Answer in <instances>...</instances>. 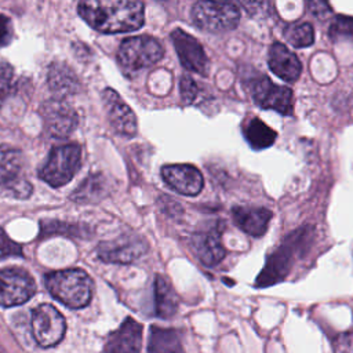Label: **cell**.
Returning a JSON list of instances; mask_svg holds the SVG:
<instances>
[{
	"mask_svg": "<svg viewBox=\"0 0 353 353\" xmlns=\"http://www.w3.org/2000/svg\"><path fill=\"white\" fill-rule=\"evenodd\" d=\"M250 94L262 109L276 110L283 116L294 113V95L288 87L273 83L269 77H256L250 85Z\"/></svg>",
	"mask_w": 353,
	"mask_h": 353,
	"instance_id": "52a82bcc",
	"label": "cell"
},
{
	"mask_svg": "<svg viewBox=\"0 0 353 353\" xmlns=\"http://www.w3.org/2000/svg\"><path fill=\"white\" fill-rule=\"evenodd\" d=\"M179 92H181L182 103L190 105L194 102V99L199 95V85L190 76L183 74L179 81Z\"/></svg>",
	"mask_w": 353,
	"mask_h": 353,
	"instance_id": "83f0119b",
	"label": "cell"
},
{
	"mask_svg": "<svg viewBox=\"0 0 353 353\" xmlns=\"http://www.w3.org/2000/svg\"><path fill=\"white\" fill-rule=\"evenodd\" d=\"M12 40V23L8 17L0 14V47L7 46Z\"/></svg>",
	"mask_w": 353,
	"mask_h": 353,
	"instance_id": "f546056e",
	"label": "cell"
},
{
	"mask_svg": "<svg viewBox=\"0 0 353 353\" xmlns=\"http://www.w3.org/2000/svg\"><path fill=\"white\" fill-rule=\"evenodd\" d=\"M77 11L92 29L101 33L132 32L145 21L141 1L85 0L79 3Z\"/></svg>",
	"mask_w": 353,
	"mask_h": 353,
	"instance_id": "6da1fadb",
	"label": "cell"
},
{
	"mask_svg": "<svg viewBox=\"0 0 353 353\" xmlns=\"http://www.w3.org/2000/svg\"><path fill=\"white\" fill-rule=\"evenodd\" d=\"M43 125L48 135L54 138H66L77 125L74 109L63 99H50L41 106Z\"/></svg>",
	"mask_w": 353,
	"mask_h": 353,
	"instance_id": "8fae6325",
	"label": "cell"
},
{
	"mask_svg": "<svg viewBox=\"0 0 353 353\" xmlns=\"http://www.w3.org/2000/svg\"><path fill=\"white\" fill-rule=\"evenodd\" d=\"M269 69L280 79L292 83L301 76V61L285 44L274 41L268 54Z\"/></svg>",
	"mask_w": 353,
	"mask_h": 353,
	"instance_id": "2e32d148",
	"label": "cell"
},
{
	"mask_svg": "<svg viewBox=\"0 0 353 353\" xmlns=\"http://www.w3.org/2000/svg\"><path fill=\"white\" fill-rule=\"evenodd\" d=\"M164 55L163 44L148 34L131 36L121 41L117 59L127 70H139L157 63Z\"/></svg>",
	"mask_w": 353,
	"mask_h": 353,
	"instance_id": "8992f818",
	"label": "cell"
},
{
	"mask_svg": "<svg viewBox=\"0 0 353 353\" xmlns=\"http://www.w3.org/2000/svg\"><path fill=\"white\" fill-rule=\"evenodd\" d=\"M154 313L160 319H170L176 313L178 296L171 283L164 277L157 274L154 279Z\"/></svg>",
	"mask_w": 353,
	"mask_h": 353,
	"instance_id": "7402d4cb",
	"label": "cell"
},
{
	"mask_svg": "<svg viewBox=\"0 0 353 353\" xmlns=\"http://www.w3.org/2000/svg\"><path fill=\"white\" fill-rule=\"evenodd\" d=\"M163 181L175 192L196 196L201 192L204 179L201 172L190 164H168L161 168Z\"/></svg>",
	"mask_w": 353,
	"mask_h": 353,
	"instance_id": "5bb4252c",
	"label": "cell"
},
{
	"mask_svg": "<svg viewBox=\"0 0 353 353\" xmlns=\"http://www.w3.org/2000/svg\"><path fill=\"white\" fill-rule=\"evenodd\" d=\"M142 325L127 317L120 327L113 331L105 343V353H141Z\"/></svg>",
	"mask_w": 353,
	"mask_h": 353,
	"instance_id": "9a60e30c",
	"label": "cell"
},
{
	"mask_svg": "<svg viewBox=\"0 0 353 353\" xmlns=\"http://www.w3.org/2000/svg\"><path fill=\"white\" fill-rule=\"evenodd\" d=\"M21 167V152L8 145H0V183L11 182L19 174Z\"/></svg>",
	"mask_w": 353,
	"mask_h": 353,
	"instance_id": "cb8c5ba5",
	"label": "cell"
},
{
	"mask_svg": "<svg viewBox=\"0 0 353 353\" xmlns=\"http://www.w3.org/2000/svg\"><path fill=\"white\" fill-rule=\"evenodd\" d=\"M44 283L50 294L70 309L87 306L92 296V280L81 269H63L46 274Z\"/></svg>",
	"mask_w": 353,
	"mask_h": 353,
	"instance_id": "3957f363",
	"label": "cell"
},
{
	"mask_svg": "<svg viewBox=\"0 0 353 353\" xmlns=\"http://www.w3.org/2000/svg\"><path fill=\"white\" fill-rule=\"evenodd\" d=\"M284 39L294 47H309L314 41V30L312 23L296 21L284 28Z\"/></svg>",
	"mask_w": 353,
	"mask_h": 353,
	"instance_id": "d4e9b609",
	"label": "cell"
},
{
	"mask_svg": "<svg viewBox=\"0 0 353 353\" xmlns=\"http://www.w3.org/2000/svg\"><path fill=\"white\" fill-rule=\"evenodd\" d=\"M192 248L200 262L205 266L218 265L226 255V251L221 244V232L216 228L197 232L192 237Z\"/></svg>",
	"mask_w": 353,
	"mask_h": 353,
	"instance_id": "ac0fdd59",
	"label": "cell"
},
{
	"mask_svg": "<svg viewBox=\"0 0 353 353\" xmlns=\"http://www.w3.org/2000/svg\"><path fill=\"white\" fill-rule=\"evenodd\" d=\"M241 130L245 141L255 150H261L272 146L277 138L276 131L270 128L259 117H255V116L245 119L241 125Z\"/></svg>",
	"mask_w": 353,
	"mask_h": 353,
	"instance_id": "44dd1931",
	"label": "cell"
},
{
	"mask_svg": "<svg viewBox=\"0 0 353 353\" xmlns=\"http://www.w3.org/2000/svg\"><path fill=\"white\" fill-rule=\"evenodd\" d=\"M232 218L237 228L251 236H262L268 230L272 219V211L265 207L255 205H234Z\"/></svg>",
	"mask_w": 353,
	"mask_h": 353,
	"instance_id": "e0dca14e",
	"label": "cell"
},
{
	"mask_svg": "<svg viewBox=\"0 0 353 353\" xmlns=\"http://www.w3.org/2000/svg\"><path fill=\"white\" fill-rule=\"evenodd\" d=\"M106 192V183L102 175L87 176L81 185L72 193V200L79 203H92L101 200Z\"/></svg>",
	"mask_w": 353,
	"mask_h": 353,
	"instance_id": "603a6c76",
	"label": "cell"
},
{
	"mask_svg": "<svg viewBox=\"0 0 353 353\" xmlns=\"http://www.w3.org/2000/svg\"><path fill=\"white\" fill-rule=\"evenodd\" d=\"M47 83L57 99H63L65 97L76 94L80 87L76 73L63 62L51 63L47 74Z\"/></svg>",
	"mask_w": 353,
	"mask_h": 353,
	"instance_id": "d6986e66",
	"label": "cell"
},
{
	"mask_svg": "<svg viewBox=\"0 0 353 353\" xmlns=\"http://www.w3.org/2000/svg\"><path fill=\"white\" fill-rule=\"evenodd\" d=\"M313 229L310 226L299 228L288 234L280 245L268 255L263 269L255 280V285L265 288L285 279L292 266V261L302 255L303 247L309 244Z\"/></svg>",
	"mask_w": 353,
	"mask_h": 353,
	"instance_id": "7a4b0ae2",
	"label": "cell"
},
{
	"mask_svg": "<svg viewBox=\"0 0 353 353\" xmlns=\"http://www.w3.org/2000/svg\"><path fill=\"white\" fill-rule=\"evenodd\" d=\"M328 36L334 41L341 37L353 39V17L336 15L328 28Z\"/></svg>",
	"mask_w": 353,
	"mask_h": 353,
	"instance_id": "484cf974",
	"label": "cell"
},
{
	"mask_svg": "<svg viewBox=\"0 0 353 353\" xmlns=\"http://www.w3.org/2000/svg\"><path fill=\"white\" fill-rule=\"evenodd\" d=\"M102 101L113 130L123 137H134L137 134L138 125L137 117L131 108L112 88L103 90Z\"/></svg>",
	"mask_w": 353,
	"mask_h": 353,
	"instance_id": "4fadbf2b",
	"label": "cell"
},
{
	"mask_svg": "<svg viewBox=\"0 0 353 353\" xmlns=\"http://www.w3.org/2000/svg\"><path fill=\"white\" fill-rule=\"evenodd\" d=\"M34 291V280L25 269H0V305L17 306L25 303L32 298Z\"/></svg>",
	"mask_w": 353,
	"mask_h": 353,
	"instance_id": "9c48e42d",
	"label": "cell"
},
{
	"mask_svg": "<svg viewBox=\"0 0 353 353\" xmlns=\"http://www.w3.org/2000/svg\"><path fill=\"white\" fill-rule=\"evenodd\" d=\"M190 17L193 23L211 33L234 29L240 21V10L236 3L197 1L193 4Z\"/></svg>",
	"mask_w": 353,
	"mask_h": 353,
	"instance_id": "5b68a950",
	"label": "cell"
},
{
	"mask_svg": "<svg viewBox=\"0 0 353 353\" xmlns=\"http://www.w3.org/2000/svg\"><path fill=\"white\" fill-rule=\"evenodd\" d=\"M0 254L1 255H15V256H22V247L11 240L7 233L0 228Z\"/></svg>",
	"mask_w": 353,
	"mask_h": 353,
	"instance_id": "f1b7e54d",
	"label": "cell"
},
{
	"mask_svg": "<svg viewBox=\"0 0 353 353\" xmlns=\"http://www.w3.org/2000/svg\"><path fill=\"white\" fill-rule=\"evenodd\" d=\"M149 353H185L181 335L174 328L152 325L148 341Z\"/></svg>",
	"mask_w": 353,
	"mask_h": 353,
	"instance_id": "ffe728a7",
	"label": "cell"
},
{
	"mask_svg": "<svg viewBox=\"0 0 353 353\" xmlns=\"http://www.w3.org/2000/svg\"><path fill=\"white\" fill-rule=\"evenodd\" d=\"M170 37L174 43V48L178 54L181 65L200 76L208 74V57L200 44V41L189 34L186 30L175 28Z\"/></svg>",
	"mask_w": 353,
	"mask_h": 353,
	"instance_id": "30bf717a",
	"label": "cell"
},
{
	"mask_svg": "<svg viewBox=\"0 0 353 353\" xmlns=\"http://www.w3.org/2000/svg\"><path fill=\"white\" fill-rule=\"evenodd\" d=\"M335 353H353V334H343L336 339Z\"/></svg>",
	"mask_w": 353,
	"mask_h": 353,
	"instance_id": "4dcf8cb0",
	"label": "cell"
},
{
	"mask_svg": "<svg viewBox=\"0 0 353 353\" xmlns=\"http://www.w3.org/2000/svg\"><path fill=\"white\" fill-rule=\"evenodd\" d=\"M66 330L63 316L50 303L39 305L32 314V332L34 341L43 346L50 347L61 342Z\"/></svg>",
	"mask_w": 353,
	"mask_h": 353,
	"instance_id": "ba28073f",
	"label": "cell"
},
{
	"mask_svg": "<svg viewBox=\"0 0 353 353\" xmlns=\"http://www.w3.org/2000/svg\"><path fill=\"white\" fill-rule=\"evenodd\" d=\"M81 148L76 143L52 148L47 161L39 170V178L52 188H61L72 181L80 168Z\"/></svg>",
	"mask_w": 353,
	"mask_h": 353,
	"instance_id": "277c9868",
	"label": "cell"
},
{
	"mask_svg": "<svg viewBox=\"0 0 353 353\" xmlns=\"http://www.w3.org/2000/svg\"><path fill=\"white\" fill-rule=\"evenodd\" d=\"M148 251L145 239L138 234H123L114 240L103 241L98 247V256L105 262L130 263Z\"/></svg>",
	"mask_w": 353,
	"mask_h": 353,
	"instance_id": "7c38bea8",
	"label": "cell"
},
{
	"mask_svg": "<svg viewBox=\"0 0 353 353\" xmlns=\"http://www.w3.org/2000/svg\"><path fill=\"white\" fill-rule=\"evenodd\" d=\"M14 77H15L14 68L8 62L1 61L0 62V106L11 94V90L14 87Z\"/></svg>",
	"mask_w": 353,
	"mask_h": 353,
	"instance_id": "4316f807",
	"label": "cell"
},
{
	"mask_svg": "<svg viewBox=\"0 0 353 353\" xmlns=\"http://www.w3.org/2000/svg\"><path fill=\"white\" fill-rule=\"evenodd\" d=\"M307 8L310 11L312 15L317 17V18H323L327 14L331 12V7L328 3L325 1H307Z\"/></svg>",
	"mask_w": 353,
	"mask_h": 353,
	"instance_id": "1f68e13d",
	"label": "cell"
}]
</instances>
